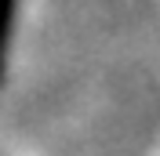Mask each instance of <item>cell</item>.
I'll list each match as a JSON object with an SVG mask.
<instances>
[{
  "label": "cell",
  "mask_w": 160,
  "mask_h": 156,
  "mask_svg": "<svg viewBox=\"0 0 160 156\" xmlns=\"http://www.w3.org/2000/svg\"><path fill=\"white\" fill-rule=\"evenodd\" d=\"M15 11H18V0H0V73H4V58H8V47H11Z\"/></svg>",
  "instance_id": "1"
}]
</instances>
